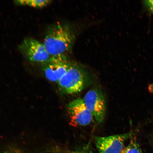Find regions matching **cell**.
<instances>
[{
	"instance_id": "obj_1",
	"label": "cell",
	"mask_w": 153,
	"mask_h": 153,
	"mask_svg": "<svg viewBox=\"0 0 153 153\" xmlns=\"http://www.w3.org/2000/svg\"><path fill=\"white\" fill-rule=\"evenodd\" d=\"M75 39V32L71 26L58 22L49 28L43 44L51 56H67L72 51Z\"/></svg>"
},
{
	"instance_id": "obj_2",
	"label": "cell",
	"mask_w": 153,
	"mask_h": 153,
	"mask_svg": "<svg viewBox=\"0 0 153 153\" xmlns=\"http://www.w3.org/2000/svg\"><path fill=\"white\" fill-rule=\"evenodd\" d=\"M88 81V75L85 69L76 63L72 62L68 71L57 82L59 89L68 94L80 93Z\"/></svg>"
},
{
	"instance_id": "obj_3",
	"label": "cell",
	"mask_w": 153,
	"mask_h": 153,
	"mask_svg": "<svg viewBox=\"0 0 153 153\" xmlns=\"http://www.w3.org/2000/svg\"><path fill=\"white\" fill-rule=\"evenodd\" d=\"M83 99L84 103L94 119L98 124L104 122L106 112V104L102 92L93 89L87 92Z\"/></svg>"
},
{
	"instance_id": "obj_4",
	"label": "cell",
	"mask_w": 153,
	"mask_h": 153,
	"mask_svg": "<svg viewBox=\"0 0 153 153\" xmlns=\"http://www.w3.org/2000/svg\"><path fill=\"white\" fill-rule=\"evenodd\" d=\"M72 63L67 55L51 56L43 63L44 74L50 81L57 83L68 71Z\"/></svg>"
},
{
	"instance_id": "obj_5",
	"label": "cell",
	"mask_w": 153,
	"mask_h": 153,
	"mask_svg": "<svg viewBox=\"0 0 153 153\" xmlns=\"http://www.w3.org/2000/svg\"><path fill=\"white\" fill-rule=\"evenodd\" d=\"M134 133L131 131L108 137H95L96 146L100 153H120L124 148V142L132 138Z\"/></svg>"
},
{
	"instance_id": "obj_6",
	"label": "cell",
	"mask_w": 153,
	"mask_h": 153,
	"mask_svg": "<svg viewBox=\"0 0 153 153\" xmlns=\"http://www.w3.org/2000/svg\"><path fill=\"white\" fill-rule=\"evenodd\" d=\"M66 108L71 125L87 126L92 121L93 116L86 107L83 98L78 97L71 101Z\"/></svg>"
},
{
	"instance_id": "obj_7",
	"label": "cell",
	"mask_w": 153,
	"mask_h": 153,
	"mask_svg": "<svg viewBox=\"0 0 153 153\" xmlns=\"http://www.w3.org/2000/svg\"><path fill=\"white\" fill-rule=\"evenodd\" d=\"M19 48L22 54L32 62L43 63L51 57L43 44L33 38L24 39Z\"/></svg>"
},
{
	"instance_id": "obj_8",
	"label": "cell",
	"mask_w": 153,
	"mask_h": 153,
	"mask_svg": "<svg viewBox=\"0 0 153 153\" xmlns=\"http://www.w3.org/2000/svg\"><path fill=\"white\" fill-rule=\"evenodd\" d=\"M51 1L48 0H19L15 1V3L17 4L38 8H42L50 4Z\"/></svg>"
},
{
	"instance_id": "obj_9",
	"label": "cell",
	"mask_w": 153,
	"mask_h": 153,
	"mask_svg": "<svg viewBox=\"0 0 153 153\" xmlns=\"http://www.w3.org/2000/svg\"><path fill=\"white\" fill-rule=\"evenodd\" d=\"M120 153H143L139 143L135 139H132L129 144L123 148Z\"/></svg>"
},
{
	"instance_id": "obj_10",
	"label": "cell",
	"mask_w": 153,
	"mask_h": 153,
	"mask_svg": "<svg viewBox=\"0 0 153 153\" xmlns=\"http://www.w3.org/2000/svg\"><path fill=\"white\" fill-rule=\"evenodd\" d=\"M72 153H87L84 152H74Z\"/></svg>"
},
{
	"instance_id": "obj_11",
	"label": "cell",
	"mask_w": 153,
	"mask_h": 153,
	"mask_svg": "<svg viewBox=\"0 0 153 153\" xmlns=\"http://www.w3.org/2000/svg\"><path fill=\"white\" fill-rule=\"evenodd\" d=\"M152 138H153V132L152 133Z\"/></svg>"
}]
</instances>
